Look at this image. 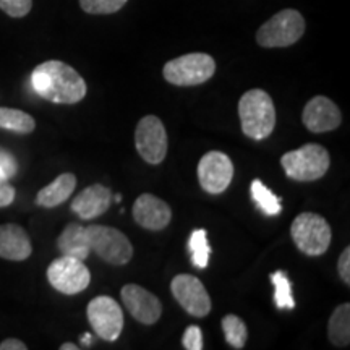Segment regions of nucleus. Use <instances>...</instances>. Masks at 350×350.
<instances>
[{"label":"nucleus","mask_w":350,"mask_h":350,"mask_svg":"<svg viewBox=\"0 0 350 350\" xmlns=\"http://www.w3.org/2000/svg\"><path fill=\"white\" fill-rule=\"evenodd\" d=\"M34 93L55 104H77L88 93L86 81L77 72L60 60H47L38 65L31 73Z\"/></svg>","instance_id":"nucleus-1"},{"label":"nucleus","mask_w":350,"mask_h":350,"mask_svg":"<svg viewBox=\"0 0 350 350\" xmlns=\"http://www.w3.org/2000/svg\"><path fill=\"white\" fill-rule=\"evenodd\" d=\"M239 117L242 131L248 138L269 137L275 126V107L273 98L262 90L247 91L239 100Z\"/></svg>","instance_id":"nucleus-2"},{"label":"nucleus","mask_w":350,"mask_h":350,"mask_svg":"<svg viewBox=\"0 0 350 350\" xmlns=\"http://www.w3.org/2000/svg\"><path fill=\"white\" fill-rule=\"evenodd\" d=\"M281 164L287 177L297 182H313L325 177L329 169V152L325 146L308 143L282 156Z\"/></svg>","instance_id":"nucleus-3"},{"label":"nucleus","mask_w":350,"mask_h":350,"mask_svg":"<svg viewBox=\"0 0 350 350\" xmlns=\"http://www.w3.org/2000/svg\"><path fill=\"white\" fill-rule=\"evenodd\" d=\"M291 235L297 248L308 256L325 255L332 240L329 222L317 213L299 214L291 226Z\"/></svg>","instance_id":"nucleus-4"},{"label":"nucleus","mask_w":350,"mask_h":350,"mask_svg":"<svg viewBox=\"0 0 350 350\" xmlns=\"http://www.w3.org/2000/svg\"><path fill=\"white\" fill-rule=\"evenodd\" d=\"M216 73V62L204 52H191L169 60L164 65L165 81L175 86H196L211 80Z\"/></svg>","instance_id":"nucleus-5"},{"label":"nucleus","mask_w":350,"mask_h":350,"mask_svg":"<svg viewBox=\"0 0 350 350\" xmlns=\"http://www.w3.org/2000/svg\"><path fill=\"white\" fill-rule=\"evenodd\" d=\"M305 18L299 10L286 8L275 13L258 29L256 42L266 49L288 47L295 44L305 33Z\"/></svg>","instance_id":"nucleus-6"},{"label":"nucleus","mask_w":350,"mask_h":350,"mask_svg":"<svg viewBox=\"0 0 350 350\" xmlns=\"http://www.w3.org/2000/svg\"><path fill=\"white\" fill-rule=\"evenodd\" d=\"M86 239L91 252L109 265L124 266L133 256V247L126 235L107 226H88Z\"/></svg>","instance_id":"nucleus-7"},{"label":"nucleus","mask_w":350,"mask_h":350,"mask_svg":"<svg viewBox=\"0 0 350 350\" xmlns=\"http://www.w3.org/2000/svg\"><path fill=\"white\" fill-rule=\"evenodd\" d=\"M47 281L60 294L75 295L90 286L91 273L85 266V261L62 255L47 268Z\"/></svg>","instance_id":"nucleus-8"},{"label":"nucleus","mask_w":350,"mask_h":350,"mask_svg":"<svg viewBox=\"0 0 350 350\" xmlns=\"http://www.w3.org/2000/svg\"><path fill=\"white\" fill-rule=\"evenodd\" d=\"M86 314L91 327L100 339L109 342L119 339L124 329V312L112 297H96L88 304Z\"/></svg>","instance_id":"nucleus-9"},{"label":"nucleus","mask_w":350,"mask_h":350,"mask_svg":"<svg viewBox=\"0 0 350 350\" xmlns=\"http://www.w3.org/2000/svg\"><path fill=\"white\" fill-rule=\"evenodd\" d=\"M135 146L146 163H163L167 156V131L159 117L146 116L138 122L135 130Z\"/></svg>","instance_id":"nucleus-10"},{"label":"nucleus","mask_w":350,"mask_h":350,"mask_svg":"<svg viewBox=\"0 0 350 350\" xmlns=\"http://www.w3.org/2000/svg\"><path fill=\"white\" fill-rule=\"evenodd\" d=\"M174 299L188 314L195 318H204L211 312V299L206 287L198 278L191 274H178L170 282Z\"/></svg>","instance_id":"nucleus-11"},{"label":"nucleus","mask_w":350,"mask_h":350,"mask_svg":"<svg viewBox=\"0 0 350 350\" xmlns=\"http://www.w3.org/2000/svg\"><path fill=\"white\" fill-rule=\"evenodd\" d=\"M234 178V164L221 151H209L198 163V182L204 191L219 195L227 190Z\"/></svg>","instance_id":"nucleus-12"},{"label":"nucleus","mask_w":350,"mask_h":350,"mask_svg":"<svg viewBox=\"0 0 350 350\" xmlns=\"http://www.w3.org/2000/svg\"><path fill=\"white\" fill-rule=\"evenodd\" d=\"M120 295L131 317L143 325H154L163 314V305H161L159 299L142 286L126 284L122 287Z\"/></svg>","instance_id":"nucleus-13"},{"label":"nucleus","mask_w":350,"mask_h":350,"mask_svg":"<svg viewBox=\"0 0 350 350\" xmlns=\"http://www.w3.org/2000/svg\"><path fill=\"white\" fill-rule=\"evenodd\" d=\"M301 120L313 133H326L336 130L342 122L340 109L326 96H314L310 99L301 112Z\"/></svg>","instance_id":"nucleus-14"},{"label":"nucleus","mask_w":350,"mask_h":350,"mask_svg":"<svg viewBox=\"0 0 350 350\" xmlns=\"http://www.w3.org/2000/svg\"><path fill=\"white\" fill-rule=\"evenodd\" d=\"M133 219L143 229L163 230L170 224L172 209L164 200L151 193H143L133 204Z\"/></svg>","instance_id":"nucleus-15"},{"label":"nucleus","mask_w":350,"mask_h":350,"mask_svg":"<svg viewBox=\"0 0 350 350\" xmlns=\"http://www.w3.org/2000/svg\"><path fill=\"white\" fill-rule=\"evenodd\" d=\"M112 201V191L111 188L106 185H90L81 193L77 195V198L72 201V211L77 214L78 217L85 219H94L103 216L104 213L111 208Z\"/></svg>","instance_id":"nucleus-16"},{"label":"nucleus","mask_w":350,"mask_h":350,"mask_svg":"<svg viewBox=\"0 0 350 350\" xmlns=\"http://www.w3.org/2000/svg\"><path fill=\"white\" fill-rule=\"evenodd\" d=\"M29 235L18 224L0 226V258L8 261H25L31 256Z\"/></svg>","instance_id":"nucleus-17"},{"label":"nucleus","mask_w":350,"mask_h":350,"mask_svg":"<svg viewBox=\"0 0 350 350\" xmlns=\"http://www.w3.org/2000/svg\"><path fill=\"white\" fill-rule=\"evenodd\" d=\"M77 188V177L73 174H60L54 182L39 190L36 203L42 208H55L72 196Z\"/></svg>","instance_id":"nucleus-18"},{"label":"nucleus","mask_w":350,"mask_h":350,"mask_svg":"<svg viewBox=\"0 0 350 350\" xmlns=\"http://www.w3.org/2000/svg\"><path fill=\"white\" fill-rule=\"evenodd\" d=\"M57 248L65 256H73L85 261L90 256L91 248L88 245L86 227L81 224H68L57 239Z\"/></svg>","instance_id":"nucleus-19"},{"label":"nucleus","mask_w":350,"mask_h":350,"mask_svg":"<svg viewBox=\"0 0 350 350\" xmlns=\"http://www.w3.org/2000/svg\"><path fill=\"white\" fill-rule=\"evenodd\" d=\"M327 338L336 347H347L350 342V305L342 304L334 310L327 323Z\"/></svg>","instance_id":"nucleus-20"},{"label":"nucleus","mask_w":350,"mask_h":350,"mask_svg":"<svg viewBox=\"0 0 350 350\" xmlns=\"http://www.w3.org/2000/svg\"><path fill=\"white\" fill-rule=\"evenodd\" d=\"M0 129L18 135H29L36 129V120L20 109L0 107Z\"/></svg>","instance_id":"nucleus-21"},{"label":"nucleus","mask_w":350,"mask_h":350,"mask_svg":"<svg viewBox=\"0 0 350 350\" xmlns=\"http://www.w3.org/2000/svg\"><path fill=\"white\" fill-rule=\"evenodd\" d=\"M188 248H190L191 262L195 265V268H208L209 256H211V247L208 243V232L204 229H196L191 232L190 239H188Z\"/></svg>","instance_id":"nucleus-22"},{"label":"nucleus","mask_w":350,"mask_h":350,"mask_svg":"<svg viewBox=\"0 0 350 350\" xmlns=\"http://www.w3.org/2000/svg\"><path fill=\"white\" fill-rule=\"evenodd\" d=\"M250 190L253 200H255L258 208H260L262 213H266L268 216H275V214L282 211L281 198H278V196H275L261 180H258V178L253 180Z\"/></svg>","instance_id":"nucleus-23"},{"label":"nucleus","mask_w":350,"mask_h":350,"mask_svg":"<svg viewBox=\"0 0 350 350\" xmlns=\"http://www.w3.org/2000/svg\"><path fill=\"white\" fill-rule=\"evenodd\" d=\"M222 331L227 344L232 349H243L248 339L247 325L240 319L237 314H226L222 318Z\"/></svg>","instance_id":"nucleus-24"},{"label":"nucleus","mask_w":350,"mask_h":350,"mask_svg":"<svg viewBox=\"0 0 350 350\" xmlns=\"http://www.w3.org/2000/svg\"><path fill=\"white\" fill-rule=\"evenodd\" d=\"M271 282L274 286L275 306L281 310H294L295 300L292 297V286L284 271H275L271 274Z\"/></svg>","instance_id":"nucleus-25"},{"label":"nucleus","mask_w":350,"mask_h":350,"mask_svg":"<svg viewBox=\"0 0 350 350\" xmlns=\"http://www.w3.org/2000/svg\"><path fill=\"white\" fill-rule=\"evenodd\" d=\"M129 0H80L83 12L90 15H112L124 8Z\"/></svg>","instance_id":"nucleus-26"},{"label":"nucleus","mask_w":350,"mask_h":350,"mask_svg":"<svg viewBox=\"0 0 350 350\" xmlns=\"http://www.w3.org/2000/svg\"><path fill=\"white\" fill-rule=\"evenodd\" d=\"M33 0H0V10L12 18H23L31 12Z\"/></svg>","instance_id":"nucleus-27"},{"label":"nucleus","mask_w":350,"mask_h":350,"mask_svg":"<svg viewBox=\"0 0 350 350\" xmlns=\"http://www.w3.org/2000/svg\"><path fill=\"white\" fill-rule=\"evenodd\" d=\"M182 344L187 350H203V332H201L200 327L195 325L188 326L183 332Z\"/></svg>","instance_id":"nucleus-28"},{"label":"nucleus","mask_w":350,"mask_h":350,"mask_svg":"<svg viewBox=\"0 0 350 350\" xmlns=\"http://www.w3.org/2000/svg\"><path fill=\"white\" fill-rule=\"evenodd\" d=\"M15 188L10 185L5 172L0 169V208L10 206L13 200H15Z\"/></svg>","instance_id":"nucleus-29"},{"label":"nucleus","mask_w":350,"mask_h":350,"mask_svg":"<svg viewBox=\"0 0 350 350\" xmlns=\"http://www.w3.org/2000/svg\"><path fill=\"white\" fill-rule=\"evenodd\" d=\"M338 273L340 279L345 282V286H350V248L345 247V250L340 253L338 261Z\"/></svg>","instance_id":"nucleus-30"},{"label":"nucleus","mask_w":350,"mask_h":350,"mask_svg":"<svg viewBox=\"0 0 350 350\" xmlns=\"http://www.w3.org/2000/svg\"><path fill=\"white\" fill-rule=\"evenodd\" d=\"M0 169L5 172L8 178H12L13 175H16V170H18V165H16L15 157H13L10 152L5 150H0Z\"/></svg>","instance_id":"nucleus-31"},{"label":"nucleus","mask_w":350,"mask_h":350,"mask_svg":"<svg viewBox=\"0 0 350 350\" xmlns=\"http://www.w3.org/2000/svg\"><path fill=\"white\" fill-rule=\"evenodd\" d=\"M28 345L21 342L20 339H5L0 344V350H26Z\"/></svg>","instance_id":"nucleus-32"},{"label":"nucleus","mask_w":350,"mask_h":350,"mask_svg":"<svg viewBox=\"0 0 350 350\" xmlns=\"http://www.w3.org/2000/svg\"><path fill=\"white\" fill-rule=\"evenodd\" d=\"M81 344H85L86 347H91V344H93V336H91L90 332H85V334L81 336Z\"/></svg>","instance_id":"nucleus-33"},{"label":"nucleus","mask_w":350,"mask_h":350,"mask_svg":"<svg viewBox=\"0 0 350 350\" xmlns=\"http://www.w3.org/2000/svg\"><path fill=\"white\" fill-rule=\"evenodd\" d=\"M80 347H78V345H75V344H72V342H65V344H62L60 345V350H78Z\"/></svg>","instance_id":"nucleus-34"},{"label":"nucleus","mask_w":350,"mask_h":350,"mask_svg":"<svg viewBox=\"0 0 350 350\" xmlns=\"http://www.w3.org/2000/svg\"><path fill=\"white\" fill-rule=\"evenodd\" d=\"M113 200H116V203H120V201H122V195H116V198H113Z\"/></svg>","instance_id":"nucleus-35"}]
</instances>
